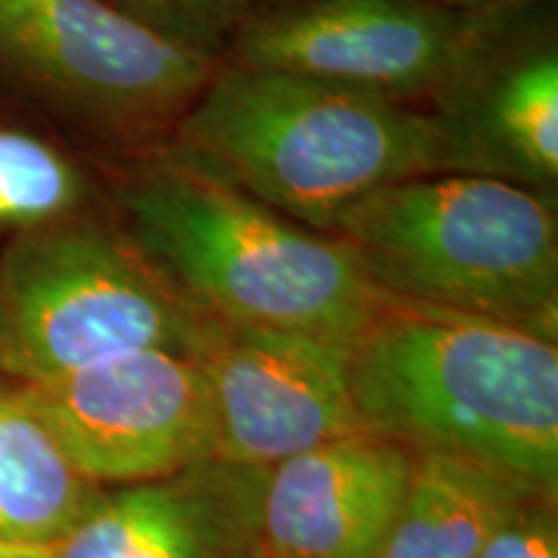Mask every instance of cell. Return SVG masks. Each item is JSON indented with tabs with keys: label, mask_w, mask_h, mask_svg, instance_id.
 I'll use <instances>...</instances> for the list:
<instances>
[{
	"label": "cell",
	"mask_w": 558,
	"mask_h": 558,
	"mask_svg": "<svg viewBox=\"0 0 558 558\" xmlns=\"http://www.w3.org/2000/svg\"><path fill=\"white\" fill-rule=\"evenodd\" d=\"M411 469L414 452L367 432L271 465L259 497L264 548L271 558H378Z\"/></svg>",
	"instance_id": "cell-11"
},
{
	"label": "cell",
	"mask_w": 558,
	"mask_h": 558,
	"mask_svg": "<svg viewBox=\"0 0 558 558\" xmlns=\"http://www.w3.org/2000/svg\"><path fill=\"white\" fill-rule=\"evenodd\" d=\"M120 209L140 254L220 326L352 344L386 295L339 239L284 218L166 143L124 181Z\"/></svg>",
	"instance_id": "cell-3"
},
{
	"label": "cell",
	"mask_w": 558,
	"mask_h": 558,
	"mask_svg": "<svg viewBox=\"0 0 558 558\" xmlns=\"http://www.w3.org/2000/svg\"><path fill=\"white\" fill-rule=\"evenodd\" d=\"M166 145L320 233L373 192L450 173L432 111L230 60H220Z\"/></svg>",
	"instance_id": "cell-2"
},
{
	"label": "cell",
	"mask_w": 558,
	"mask_h": 558,
	"mask_svg": "<svg viewBox=\"0 0 558 558\" xmlns=\"http://www.w3.org/2000/svg\"><path fill=\"white\" fill-rule=\"evenodd\" d=\"M218 326L122 228L75 215L16 235L0 256V373L19 386L145 349L197 360Z\"/></svg>",
	"instance_id": "cell-5"
},
{
	"label": "cell",
	"mask_w": 558,
	"mask_h": 558,
	"mask_svg": "<svg viewBox=\"0 0 558 558\" xmlns=\"http://www.w3.org/2000/svg\"><path fill=\"white\" fill-rule=\"evenodd\" d=\"M329 235L386 295L556 341L554 194L473 173H435L360 199Z\"/></svg>",
	"instance_id": "cell-4"
},
{
	"label": "cell",
	"mask_w": 558,
	"mask_h": 558,
	"mask_svg": "<svg viewBox=\"0 0 558 558\" xmlns=\"http://www.w3.org/2000/svg\"><path fill=\"white\" fill-rule=\"evenodd\" d=\"M190 473V471H186ZM207 492L184 473L96 497L47 558H222L226 530Z\"/></svg>",
	"instance_id": "cell-12"
},
{
	"label": "cell",
	"mask_w": 558,
	"mask_h": 558,
	"mask_svg": "<svg viewBox=\"0 0 558 558\" xmlns=\"http://www.w3.org/2000/svg\"><path fill=\"white\" fill-rule=\"evenodd\" d=\"M259 3H282V0H259Z\"/></svg>",
	"instance_id": "cell-20"
},
{
	"label": "cell",
	"mask_w": 558,
	"mask_h": 558,
	"mask_svg": "<svg viewBox=\"0 0 558 558\" xmlns=\"http://www.w3.org/2000/svg\"><path fill=\"white\" fill-rule=\"evenodd\" d=\"M543 501L533 497L514 509L476 558H558L556 520Z\"/></svg>",
	"instance_id": "cell-17"
},
{
	"label": "cell",
	"mask_w": 558,
	"mask_h": 558,
	"mask_svg": "<svg viewBox=\"0 0 558 558\" xmlns=\"http://www.w3.org/2000/svg\"><path fill=\"white\" fill-rule=\"evenodd\" d=\"M88 199L86 173L37 132L0 128V235L75 218Z\"/></svg>",
	"instance_id": "cell-15"
},
{
	"label": "cell",
	"mask_w": 558,
	"mask_h": 558,
	"mask_svg": "<svg viewBox=\"0 0 558 558\" xmlns=\"http://www.w3.org/2000/svg\"><path fill=\"white\" fill-rule=\"evenodd\" d=\"M19 393L94 486L163 481L213 460L205 375L186 354L145 349Z\"/></svg>",
	"instance_id": "cell-8"
},
{
	"label": "cell",
	"mask_w": 558,
	"mask_h": 558,
	"mask_svg": "<svg viewBox=\"0 0 558 558\" xmlns=\"http://www.w3.org/2000/svg\"><path fill=\"white\" fill-rule=\"evenodd\" d=\"M156 37L220 62L259 0H104Z\"/></svg>",
	"instance_id": "cell-16"
},
{
	"label": "cell",
	"mask_w": 558,
	"mask_h": 558,
	"mask_svg": "<svg viewBox=\"0 0 558 558\" xmlns=\"http://www.w3.org/2000/svg\"><path fill=\"white\" fill-rule=\"evenodd\" d=\"M218 65L104 0H0V70L130 145L160 148Z\"/></svg>",
	"instance_id": "cell-6"
},
{
	"label": "cell",
	"mask_w": 558,
	"mask_h": 558,
	"mask_svg": "<svg viewBox=\"0 0 558 558\" xmlns=\"http://www.w3.org/2000/svg\"><path fill=\"white\" fill-rule=\"evenodd\" d=\"M432 3L458 13H499V11L535 9V5H546L548 0H432Z\"/></svg>",
	"instance_id": "cell-18"
},
{
	"label": "cell",
	"mask_w": 558,
	"mask_h": 558,
	"mask_svg": "<svg viewBox=\"0 0 558 558\" xmlns=\"http://www.w3.org/2000/svg\"><path fill=\"white\" fill-rule=\"evenodd\" d=\"M0 556H24V558H47V550H26L11 546L9 541L0 535Z\"/></svg>",
	"instance_id": "cell-19"
},
{
	"label": "cell",
	"mask_w": 558,
	"mask_h": 558,
	"mask_svg": "<svg viewBox=\"0 0 558 558\" xmlns=\"http://www.w3.org/2000/svg\"><path fill=\"white\" fill-rule=\"evenodd\" d=\"M197 362L213 418V463L262 471L362 435L349 341L218 326Z\"/></svg>",
	"instance_id": "cell-9"
},
{
	"label": "cell",
	"mask_w": 558,
	"mask_h": 558,
	"mask_svg": "<svg viewBox=\"0 0 558 558\" xmlns=\"http://www.w3.org/2000/svg\"><path fill=\"white\" fill-rule=\"evenodd\" d=\"M0 558H24V556H0Z\"/></svg>",
	"instance_id": "cell-21"
},
{
	"label": "cell",
	"mask_w": 558,
	"mask_h": 558,
	"mask_svg": "<svg viewBox=\"0 0 558 558\" xmlns=\"http://www.w3.org/2000/svg\"><path fill=\"white\" fill-rule=\"evenodd\" d=\"M533 497L541 494L469 460L414 456L378 558H476L494 530Z\"/></svg>",
	"instance_id": "cell-13"
},
{
	"label": "cell",
	"mask_w": 558,
	"mask_h": 558,
	"mask_svg": "<svg viewBox=\"0 0 558 558\" xmlns=\"http://www.w3.org/2000/svg\"><path fill=\"white\" fill-rule=\"evenodd\" d=\"M535 9L494 13L450 81L429 99V111L448 145L450 173L554 194L558 47L554 26Z\"/></svg>",
	"instance_id": "cell-10"
},
{
	"label": "cell",
	"mask_w": 558,
	"mask_h": 558,
	"mask_svg": "<svg viewBox=\"0 0 558 558\" xmlns=\"http://www.w3.org/2000/svg\"><path fill=\"white\" fill-rule=\"evenodd\" d=\"M362 432L414 456H448L558 486V349L501 320L383 295L352 341Z\"/></svg>",
	"instance_id": "cell-1"
},
{
	"label": "cell",
	"mask_w": 558,
	"mask_h": 558,
	"mask_svg": "<svg viewBox=\"0 0 558 558\" xmlns=\"http://www.w3.org/2000/svg\"><path fill=\"white\" fill-rule=\"evenodd\" d=\"M492 19L432 0L259 3L222 60L409 104L450 81Z\"/></svg>",
	"instance_id": "cell-7"
},
{
	"label": "cell",
	"mask_w": 558,
	"mask_h": 558,
	"mask_svg": "<svg viewBox=\"0 0 558 558\" xmlns=\"http://www.w3.org/2000/svg\"><path fill=\"white\" fill-rule=\"evenodd\" d=\"M96 497L19 388H0V535L16 548L45 550Z\"/></svg>",
	"instance_id": "cell-14"
}]
</instances>
